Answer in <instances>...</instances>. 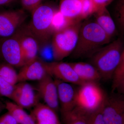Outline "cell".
<instances>
[{
  "instance_id": "obj_21",
  "label": "cell",
  "mask_w": 124,
  "mask_h": 124,
  "mask_svg": "<svg viewBox=\"0 0 124 124\" xmlns=\"http://www.w3.org/2000/svg\"><path fill=\"white\" fill-rule=\"evenodd\" d=\"M14 67L6 63L0 64V76L9 84L15 85L18 82V76Z\"/></svg>"
},
{
  "instance_id": "obj_26",
  "label": "cell",
  "mask_w": 124,
  "mask_h": 124,
  "mask_svg": "<svg viewBox=\"0 0 124 124\" xmlns=\"http://www.w3.org/2000/svg\"><path fill=\"white\" fill-rule=\"evenodd\" d=\"M14 87L0 76V96L11 99Z\"/></svg>"
},
{
  "instance_id": "obj_20",
  "label": "cell",
  "mask_w": 124,
  "mask_h": 124,
  "mask_svg": "<svg viewBox=\"0 0 124 124\" xmlns=\"http://www.w3.org/2000/svg\"><path fill=\"white\" fill-rule=\"evenodd\" d=\"M75 108L70 113L62 117L65 124H88L89 115Z\"/></svg>"
},
{
  "instance_id": "obj_6",
  "label": "cell",
  "mask_w": 124,
  "mask_h": 124,
  "mask_svg": "<svg viewBox=\"0 0 124 124\" xmlns=\"http://www.w3.org/2000/svg\"><path fill=\"white\" fill-rule=\"evenodd\" d=\"M0 55L5 63L14 67L24 66L18 30L11 36L0 40Z\"/></svg>"
},
{
  "instance_id": "obj_5",
  "label": "cell",
  "mask_w": 124,
  "mask_h": 124,
  "mask_svg": "<svg viewBox=\"0 0 124 124\" xmlns=\"http://www.w3.org/2000/svg\"><path fill=\"white\" fill-rule=\"evenodd\" d=\"M107 95L97 82H86L76 90V107L91 113L104 104Z\"/></svg>"
},
{
  "instance_id": "obj_4",
  "label": "cell",
  "mask_w": 124,
  "mask_h": 124,
  "mask_svg": "<svg viewBox=\"0 0 124 124\" xmlns=\"http://www.w3.org/2000/svg\"><path fill=\"white\" fill-rule=\"evenodd\" d=\"M81 24V21H77L53 34L51 48L56 61L60 62L72 53L77 44Z\"/></svg>"
},
{
  "instance_id": "obj_29",
  "label": "cell",
  "mask_w": 124,
  "mask_h": 124,
  "mask_svg": "<svg viewBox=\"0 0 124 124\" xmlns=\"http://www.w3.org/2000/svg\"><path fill=\"white\" fill-rule=\"evenodd\" d=\"M93 8L94 13L98 10L106 7L113 0H91Z\"/></svg>"
},
{
  "instance_id": "obj_28",
  "label": "cell",
  "mask_w": 124,
  "mask_h": 124,
  "mask_svg": "<svg viewBox=\"0 0 124 124\" xmlns=\"http://www.w3.org/2000/svg\"><path fill=\"white\" fill-rule=\"evenodd\" d=\"M82 9L81 20L86 18L94 14L93 8L91 0H82Z\"/></svg>"
},
{
  "instance_id": "obj_9",
  "label": "cell",
  "mask_w": 124,
  "mask_h": 124,
  "mask_svg": "<svg viewBox=\"0 0 124 124\" xmlns=\"http://www.w3.org/2000/svg\"><path fill=\"white\" fill-rule=\"evenodd\" d=\"M45 64L48 73L55 79L79 86L84 84L80 79L69 63L56 61L45 62Z\"/></svg>"
},
{
  "instance_id": "obj_27",
  "label": "cell",
  "mask_w": 124,
  "mask_h": 124,
  "mask_svg": "<svg viewBox=\"0 0 124 124\" xmlns=\"http://www.w3.org/2000/svg\"><path fill=\"white\" fill-rule=\"evenodd\" d=\"M44 0H20V4L24 10L31 12L42 4Z\"/></svg>"
},
{
  "instance_id": "obj_22",
  "label": "cell",
  "mask_w": 124,
  "mask_h": 124,
  "mask_svg": "<svg viewBox=\"0 0 124 124\" xmlns=\"http://www.w3.org/2000/svg\"><path fill=\"white\" fill-rule=\"evenodd\" d=\"M79 20H73L67 18L60 13L58 10L56 13L53 21L52 26L53 34L73 24Z\"/></svg>"
},
{
  "instance_id": "obj_19",
  "label": "cell",
  "mask_w": 124,
  "mask_h": 124,
  "mask_svg": "<svg viewBox=\"0 0 124 124\" xmlns=\"http://www.w3.org/2000/svg\"><path fill=\"white\" fill-rule=\"evenodd\" d=\"M5 108L15 118L19 124H35L33 118L24 110V108L18 106L15 103L6 102Z\"/></svg>"
},
{
  "instance_id": "obj_11",
  "label": "cell",
  "mask_w": 124,
  "mask_h": 124,
  "mask_svg": "<svg viewBox=\"0 0 124 124\" xmlns=\"http://www.w3.org/2000/svg\"><path fill=\"white\" fill-rule=\"evenodd\" d=\"M38 95L45 104L57 112L59 107L57 87L53 78L48 74L39 81Z\"/></svg>"
},
{
  "instance_id": "obj_31",
  "label": "cell",
  "mask_w": 124,
  "mask_h": 124,
  "mask_svg": "<svg viewBox=\"0 0 124 124\" xmlns=\"http://www.w3.org/2000/svg\"><path fill=\"white\" fill-rule=\"evenodd\" d=\"M16 0H0V6H7L14 3Z\"/></svg>"
},
{
  "instance_id": "obj_30",
  "label": "cell",
  "mask_w": 124,
  "mask_h": 124,
  "mask_svg": "<svg viewBox=\"0 0 124 124\" xmlns=\"http://www.w3.org/2000/svg\"><path fill=\"white\" fill-rule=\"evenodd\" d=\"M116 90L118 93L124 94V77L119 83Z\"/></svg>"
},
{
  "instance_id": "obj_16",
  "label": "cell",
  "mask_w": 124,
  "mask_h": 124,
  "mask_svg": "<svg viewBox=\"0 0 124 124\" xmlns=\"http://www.w3.org/2000/svg\"><path fill=\"white\" fill-rule=\"evenodd\" d=\"M80 79L84 83L98 82L102 80L100 73L90 63L84 62L69 63Z\"/></svg>"
},
{
  "instance_id": "obj_23",
  "label": "cell",
  "mask_w": 124,
  "mask_h": 124,
  "mask_svg": "<svg viewBox=\"0 0 124 124\" xmlns=\"http://www.w3.org/2000/svg\"><path fill=\"white\" fill-rule=\"evenodd\" d=\"M115 22L121 36L124 37V0H118L115 10Z\"/></svg>"
},
{
  "instance_id": "obj_12",
  "label": "cell",
  "mask_w": 124,
  "mask_h": 124,
  "mask_svg": "<svg viewBox=\"0 0 124 124\" xmlns=\"http://www.w3.org/2000/svg\"><path fill=\"white\" fill-rule=\"evenodd\" d=\"M59 107L62 117L70 113L76 107V90L71 84L56 79Z\"/></svg>"
},
{
  "instance_id": "obj_13",
  "label": "cell",
  "mask_w": 124,
  "mask_h": 124,
  "mask_svg": "<svg viewBox=\"0 0 124 124\" xmlns=\"http://www.w3.org/2000/svg\"><path fill=\"white\" fill-rule=\"evenodd\" d=\"M48 74L45 62L37 58L21 67L18 73V82L29 81H39Z\"/></svg>"
},
{
  "instance_id": "obj_2",
  "label": "cell",
  "mask_w": 124,
  "mask_h": 124,
  "mask_svg": "<svg viewBox=\"0 0 124 124\" xmlns=\"http://www.w3.org/2000/svg\"><path fill=\"white\" fill-rule=\"evenodd\" d=\"M124 48V37L121 36L102 47L90 57V63L100 73L102 80L112 79Z\"/></svg>"
},
{
  "instance_id": "obj_25",
  "label": "cell",
  "mask_w": 124,
  "mask_h": 124,
  "mask_svg": "<svg viewBox=\"0 0 124 124\" xmlns=\"http://www.w3.org/2000/svg\"><path fill=\"white\" fill-rule=\"evenodd\" d=\"M104 104L97 110L89 114L88 124H105L103 114Z\"/></svg>"
},
{
  "instance_id": "obj_18",
  "label": "cell",
  "mask_w": 124,
  "mask_h": 124,
  "mask_svg": "<svg viewBox=\"0 0 124 124\" xmlns=\"http://www.w3.org/2000/svg\"><path fill=\"white\" fill-rule=\"evenodd\" d=\"M82 9V0H61L58 9L67 18L81 20Z\"/></svg>"
},
{
  "instance_id": "obj_8",
  "label": "cell",
  "mask_w": 124,
  "mask_h": 124,
  "mask_svg": "<svg viewBox=\"0 0 124 124\" xmlns=\"http://www.w3.org/2000/svg\"><path fill=\"white\" fill-rule=\"evenodd\" d=\"M27 17L26 14L23 10L0 12V37L7 38L13 35Z\"/></svg>"
},
{
  "instance_id": "obj_3",
  "label": "cell",
  "mask_w": 124,
  "mask_h": 124,
  "mask_svg": "<svg viewBox=\"0 0 124 124\" xmlns=\"http://www.w3.org/2000/svg\"><path fill=\"white\" fill-rule=\"evenodd\" d=\"M58 10L51 4L43 3L31 12V19L26 29L39 45L46 44L52 37V23Z\"/></svg>"
},
{
  "instance_id": "obj_33",
  "label": "cell",
  "mask_w": 124,
  "mask_h": 124,
  "mask_svg": "<svg viewBox=\"0 0 124 124\" xmlns=\"http://www.w3.org/2000/svg\"><path fill=\"white\" fill-rule=\"evenodd\" d=\"M122 124H124V118H123V121H122Z\"/></svg>"
},
{
  "instance_id": "obj_17",
  "label": "cell",
  "mask_w": 124,
  "mask_h": 124,
  "mask_svg": "<svg viewBox=\"0 0 124 124\" xmlns=\"http://www.w3.org/2000/svg\"><path fill=\"white\" fill-rule=\"evenodd\" d=\"M95 22L112 39L118 34L115 21L106 7L98 10L94 13Z\"/></svg>"
},
{
  "instance_id": "obj_32",
  "label": "cell",
  "mask_w": 124,
  "mask_h": 124,
  "mask_svg": "<svg viewBox=\"0 0 124 124\" xmlns=\"http://www.w3.org/2000/svg\"><path fill=\"white\" fill-rule=\"evenodd\" d=\"M5 108V104H4L0 100V113Z\"/></svg>"
},
{
  "instance_id": "obj_1",
  "label": "cell",
  "mask_w": 124,
  "mask_h": 124,
  "mask_svg": "<svg viewBox=\"0 0 124 124\" xmlns=\"http://www.w3.org/2000/svg\"><path fill=\"white\" fill-rule=\"evenodd\" d=\"M111 40L95 22H86L81 24L77 44L71 54L76 59L90 58Z\"/></svg>"
},
{
  "instance_id": "obj_7",
  "label": "cell",
  "mask_w": 124,
  "mask_h": 124,
  "mask_svg": "<svg viewBox=\"0 0 124 124\" xmlns=\"http://www.w3.org/2000/svg\"><path fill=\"white\" fill-rule=\"evenodd\" d=\"M107 96L103 114L105 124H122L124 116V94L112 92Z\"/></svg>"
},
{
  "instance_id": "obj_10",
  "label": "cell",
  "mask_w": 124,
  "mask_h": 124,
  "mask_svg": "<svg viewBox=\"0 0 124 124\" xmlns=\"http://www.w3.org/2000/svg\"><path fill=\"white\" fill-rule=\"evenodd\" d=\"M39 97L31 85L22 82L15 85L11 99L24 109L34 107L39 102Z\"/></svg>"
},
{
  "instance_id": "obj_24",
  "label": "cell",
  "mask_w": 124,
  "mask_h": 124,
  "mask_svg": "<svg viewBox=\"0 0 124 124\" xmlns=\"http://www.w3.org/2000/svg\"><path fill=\"white\" fill-rule=\"evenodd\" d=\"M124 77V48L122 52L119 66L112 79V91H116L117 85Z\"/></svg>"
},
{
  "instance_id": "obj_15",
  "label": "cell",
  "mask_w": 124,
  "mask_h": 124,
  "mask_svg": "<svg viewBox=\"0 0 124 124\" xmlns=\"http://www.w3.org/2000/svg\"><path fill=\"white\" fill-rule=\"evenodd\" d=\"M30 115L35 124H61L57 112L45 104L38 103Z\"/></svg>"
},
{
  "instance_id": "obj_14",
  "label": "cell",
  "mask_w": 124,
  "mask_h": 124,
  "mask_svg": "<svg viewBox=\"0 0 124 124\" xmlns=\"http://www.w3.org/2000/svg\"><path fill=\"white\" fill-rule=\"evenodd\" d=\"M24 64L37 58L39 47L38 40L26 29L18 31Z\"/></svg>"
}]
</instances>
